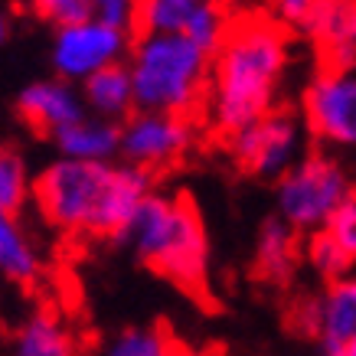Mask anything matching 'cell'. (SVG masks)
I'll return each mask as SVG.
<instances>
[{
    "instance_id": "obj_28",
    "label": "cell",
    "mask_w": 356,
    "mask_h": 356,
    "mask_svg": "<svg viewBox=\"0 0 356 356\" xmlns=\"http://www.w3.org/2000/svg\"><path fill=\"white\" fill-rule=\"evenodd\" d=\"M340 356H356V340H353V343H350V346H346V350H343V353H340Z\"/></svg>"
},
{
    "instance_id": "obj_19",
    "label": "cell",
    "mask_w": 356,
    "mask_h": 356,
    "mask_svg": "<svg viewBox=\"0 0 356 356\" xmlns=\"http://www.w3.org/2000/svg\"><path fill=\"white\" fill-rule=\"evenodd\" d=\"M98 356H180L173 337L163 327H128L108 343H102Z\"/></svg>"
},
{
    "instance_id": "obj_6",
    "label": "cell",
    "mask_w": 356,
    "mask_h": 356,
    "mask_svg": "<svg viewBox=\"0 0 356 356\" xmlns=\"http://www.w3.org/2000/svg\"><path fill=\"white\" fill-rule=\"evenodd\" d=\"M229 151L245 173L261 180H281L304 161L301 124L288 111H271L255 124L236 131L229 138Z\"/></svg>"
},
{
    "instance_id": "obj_4",
    "label": "cell",
    "mask_w": 356,
    "mask_h": 356,
    "mask_svg": "<svg viewBox=\"0 0 356 356\" xmlns=\"http://www.w3.org/2000/svg\"><path fill=\"white\" fill-rule=\"evenodd\" d=\"M128 238L140 259L184 288H200L206 278L209 242L203 219L186 196L151 193L138 209Z\"/></svg>"
},
{
    "instance_id": "obj_18",
    "label": "cell",
    "mask_w": 356,
    "mask_h": 356,
    "mask_svg": "<svg viewBox=\"0 0 356 356\" xmlns=\"http://www.w3.org/2000/svg\"><path fill=\"white\" fill-rule=\"evenodd\" d=\"M200 0H147L138 3V33L186 36Z\"/></svg>"
},
{
    "instance_id": "obj_11",
    "label": "cell",
    "mask_w": 356,
    "mask_h": 356,
    "mask_svg": "<svg viewBox=\"0 0 356 356\" xmlns=\"http://www.w3.org/2000/svg\"><path fill=\"white\" fill-rule=\"evenodd\" d=\"M17 105L33 128L43 131V134H53V138L88 115L82 92H76L72 82H63V79H43V82L26 86L17 98Z\"/></svg>"
},
{
    "instance_id": "obj_7",
    "label": "cell",
    "mask_w": 356,
    "mask_h": 356,
    "mask_svg": "<svg viewBox=\"0 0 356 356\" xmlns=\"http://www.w3.org/2000/svg\"><path fill=\"white\" fill-rule=\"evenodd\" d=\"M131 53V36L105 26L102 20H86L69 30H56L53 36V69L63 82H86L121 65Z\"/></svg>"
},
{
    "instance_id": "obj_25",
    "label": "cell",
    "mask_w": 356,
    "mask_h": 356,
    "mask_svg": "<svg viewBox=\"0 0 356 356\" xmlns=\"http://www.w3.org/2000/svg\"><path fill=\"white\" fill-rule=\"evenodd\" d=\"M311 10H314V0H281L278 7H275V17H278L281 23L294 26V30H304Z\"/></svg>"
},
{
    "instance_id": "obj_27",
    "label": "cell",
    "mask_w": 356,
    "mask_h": 356,
    "mask_svg": "<svg viewBox=\"0 0 356 356\" xmlns=\"http://www.w3.org/2000/svg\"><path fill=\"white\" fill-rule=\"evenodd\" d=\"M3 40H7V13L0 10V43H3Z\"/></svg>"
},
{
    "instance_id": "obj_16",
    "label": "cell",
    "mask_w": 356,
    "mask_h": 356,
    "mask_svg": "<svg viewBox=\"0 0 356 356\" xmlns=\"http://www.w3.org/2000/svg\"><path fill=\"white\" fill-rule=\"evenodd\" d=\"M40 275V252L13 213L0 209V278L13 284H30Z\"/></svg>"
},
{
    "instance_id": "obj_17",
    "label": "cell",
    "mask_w": 356,
    "mask_h": 356,
    "mask_svg": "<svg viewBox=\"0 0 356 356\" xmlns=\"http://www.w3.org/2000/svg\"><path fill=\"white\" fill-rule=\"evenodd\" d=\"M298 261V238L294 229L284 219H265L259 232V248H255V265L259 275L268 281H288Z\"/></svg>"
},
{
    "instance_id": "obj_2",
    "label": "cell",
    "mask_w": 356,
    "mask_h": 356,
    "mask_svg": "<svg viewBox=\"0 0 356 356\" xmlns=\"http://www.w3.org/2000/svg\"><path fill=\"white\" fill-rule=\"evenodd\" d=\"M151 196V173L131 163H49L33 180V203L46 222L65 232L128 238V229Z\"/></svg>"
},
{
    "instance_id": "obj_24",
    "label": "cell",
    "mask_w": 356,
    "mask_h": 356,
    "mask_svg": "<svg viewBox=\"0 0 356 356\" xmlns=\"http://www.w3.org/2000/svg\"><path fill=\"white\" fill-rule=\"evenodd\" d=\"M95 20H102L111 30L131 36V30L138 26V3H128V0H98Z\"/></svg>"
},
{
    "instance_id": "obj_22",
    "label": "cell",
    "mask_w": 356,
    "mask_h": 356,
    "mask_svg": "<svg viewBox=\"0 0 356 356\" xmlns=\"http://www.w3.org/2000/svg\"><path fill=\"white\" fill-rule=\"evenodd\" d=\"M40 13L49 23H56V30H69V26L92 20L95 17V3H88V0H43Z\"/></svg>"
},
{
    "instance_id": "obj_29",
    "label": "cell",
    "mask_w": 356,
    "mask_h": 356,
    "mask_svg": "<svg viewBox=\"0 0 356 356\" xmlns=\"http://www.w3.org/2000/svg\"><path fill=\"white\" fill-rule=\"evenodd\" d=\"M180 356H213V353H180Z\"/></svg>"
},
{
    "instance_id": "obj_9",
    "label": "cell",
    "mask_w": 356,
    "mask_h": 356,
    "mask_svg": "<svg viewBox=\"0 0 356 356\" xmlns=\"http://www.w3.org/2000/svg\"><path fill=\"white\" fill-rule=\"evenodd\" d=\"M307 128L330 144H356V69L321 72L304 95Z\"/></svg>"
},
{
    "instance_id": "obj_26",
    "label": "cell",
    "mask_w": 356,
    "mask_h": 356,
    "mask_svg": "<svg viewBox=\"0 0 356 356\" xmlns=\"http://www.w3.org/2000/svg\"><path fill=\"white\" fill-rule=\"evenodd\" d=\"M321 324H324V307L321 301H304L294 311V327L307 337H321Z\"/></svg>"
},
{
    "instance_id": "obj_8",
    "label": "cell",
    "mask_w": 356,
    "mask_h": 356,
    "mask_svg": "<svg viewBox=\"0 0 356 356\" xmlns=\"http://www.w3.org/2000/svg\"><path fill=\"white\" fill-rule=\"evenodd\" d=\"M193 144V121L177 115H151L134 111L121 121V157L124 163L151 173L180 161Z\"/></svg>"
},
{
    "instance_id": "obj_14",
    "label": "cell",
    "mask_w": 356,
    "mask_h": 356,
    "mask_svg": "<svg viewBox=\"0 0 356 356\" xmlns=\"http://www.w3.org/2000/svg\"><path fill=\"white\" fill-rule=\"evenodd\" d=\"M324 324H321V346L324 356H340L356 340V281H334L321 298Z\"/></svg>"
},
{
    "instance_id": "obj_13",
    "label": "cell",
    "mask_w": 356,
    "mask_h": 356,
    "mask_svg": "<svg viewBox=\"0 0 356 356\" xmlns=\"http://www.w3.org/2000/svg\"><path fill=\"white\" fill-rule=\"evenodd\" d=\"M82 102L86 111L105 121H128L134 111V88H131V72L128 65H111L105 72L86 79L82 82Z\"/></svg>"
},
{
    "instance_id": "obj_21",
    "label": "cell",
    "mask_w": 356,
    "mask_h": 356,
    "mask_svg": "<svg viewBox=\"0 0 356 356\" xmlns=\"http://www.w3.org/2000/svg\"><path fill=\"white\" fill-rule=\"evenodd\" d=\"M307 259H311L314 268L330 281H343V275L350 271V265H353L350 255L337 245L334 236H330L327 229H321V232L311 236V242H307Z\"/></svg>"
},
{
    "instance_id": "obj_5",
    "label": "cell",
    "mask_w": 356,
    "mask_h": 356,
    "mask_svg": "<svg viewBox=\"0 0 356 356\" xmlns=\"http://www.w3.org/2000/svg\"><path fill=\"white\" fill-rule=\"evenodd\" d=\"M353 193L346 170L330 157L311 154L278 180V219L294 232H321Z\"/></svg>"
},
{
    "instance_id": "obj_15",
    "label": "cell",
    "mask_w": 356,
    "mask_h": 356,
    "mask_svg": "<svg viewBox=\"0 0 356 356\" xmlns=\"http://www.w3.org/2000/svg\"><path fill=\"white\" fill-rule=\"evenodd\" d=\"M10 356H76V340L53 311H36L17 330Z\"/></svg>"
},
{
    "instance_id": "obj_10",
    "label": "cell",
    "mask_w": 356,
    "mask_h": 356,
    "mask_svg": "<svg viewBox=\"0 0 356 356\" xmlns=\"http://www.w3.org/2000/svg\"><path fill=\"white\" fill-rule=\"evenodd\" d=\"M324 59V72H353L356 69V3L343 0H314V10L304 30Z\"/></svg>"
},
{
    "instance_id": "obj_1",
    "label": "cell",
    "mask_w": 356,
    "mask_h": 356,
    "mask_svg": "<svg viewBox=\"0 0 356 356\" xmlns=\"http://www.w3.org/2000/svg\"><path fill=\"white\" fill-rule=\"evenodd\" d=\"M288 65V33L271 17H236L209 65L206 115L213 128L232 138L271 115L275 88Z\"/></svg>"
},
{
    "instance_id": "obj_12",
    "label": "cell",
    "mask_w": 356,
    "mask_h": 356,
    "mask_svg": "<svg viewBox=\"0 0 356 356\" xmlns=\"http://www.w3.org/2000/svg\"><path fill=\"white\" fill-rule=\"evenodd\" d=\"M53 140H56V147H59V154H63V161L115 163V157L121 154V124L95 118V115H86L76 124L59 131Z\"/></svg>"
},
{
    "instance_id": "obj_23",
    "label": "cell",
    "mask_w": 356,
    "mask_h": 356,
    "mask_svg": "<svg viewBox=\"0 0 356 356\" xmlns=\"http://www.w3.org/2000/svg\"><path fill=\"white\" fill-rule=\"evenodd\" d=\"M327 232L334 236V242L343 248L350 261H356V190L346 196V203L334 213V219L327 222Z\"/></svg>"
},
{
    "instance_id": "obj_20",
    "label": "cell",
    "mask_w": 356,
    "mask_h": 356,
    "mask_svg": "<svg viewBox=\"0 0 356 356\" xmlns=\"http://www.w3.org/2000/svg\"><path fill=\"white\" fill-rule=\"evenodd\" d=\"M26 196H33L30 177H26V163L17 151L0 147V209L3 213H17Z\"/></svg>"
},
{
    "instance_id": "obj_3",
    "label": "cell",
    "mask_w": 356,
    "mask_h": 356,
    "mask_svg": "<svg viewBox=\"0 0 356 356\" xmlns=\"http://www.w3.org/2000/svg\"><path fill=\"white\" fill-rule=\"evenodd\" d=\"M124 65L134 88V111L190 118L206 105L213 56H206L186 36L138 33Z\"/></svg>"
}]
</instances>
